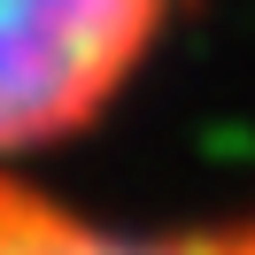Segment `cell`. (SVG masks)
I'll use <instances>...</instances> for the list:
<instances>
[{"mask_svg":"<svg viewBox=\"0 0 255 255\" xmlns=\"http://www.w3.org/2000/svg\"><path fill=\"white\" fill-rule=\"evenodd\" d=\"M178 0H0V170L85 139L155 70Z\"/></svg>","mask_w":255,"mask_h":255,"instance_id":"1","label":"cell"},{"mask_svg":"<svg viewBox=\"0 0 255 255\" xmlns=\"http://www.w3.org/2000/svg\"><path fill=\"white\" fill-rule=\"evenodd\" d=\"M0 255H255V201L232 217L124 224L62 201L31 170H0Z\"/></svg>","mask_w":255,"mask_h":255,"instance_id":"2","label":"cell"}]
</instances>
